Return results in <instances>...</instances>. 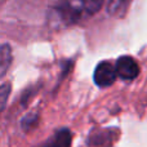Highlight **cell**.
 <instances>
[{
    "mask_svg": "<svg viewBox=\"0 0 147 147\" xmlns=\"http://www.w3.org/2000/svg\"><path fill=\"white\" fill-rule=\"evenodd\" d=\"M44 147H71V133H70V130H58Z\"/></svg>",
    "mask_w": 147,
    "mask_h": 147,
    "instance_id": "4",
    "label": "cell"
},
{
    "mask_svg": "<svg viewBox=\"0 0 147 147\" xmlns=\"http://www.w3.org/2000/svg\"><path fill=\"white\" fill-rule=\"evenodd\" d=\"M132 0H109L107 3V10L110 14L116 16V17H123L127 12Z\"/></svg>",
    "mask_w": 147,
    "mask_h": 147,
    "instance_id": "6",
    "label": "cell"
},
{
    "mask_svg": "<svg viewBox=\"0 0 147 147\" xmlns=\"http://www.w3.org/2000/svg\"><path fill=\"white\" fill-rule=\"evenodd\" d=\"M12 65V49L8 44H0V79Z\"/></svg>",
    "mask_w": 147,
    "mask_h": 147,
    "instance_id": "5",
    "label": "cell"
},
{
    "mask_svg": "<svg viewBox=\"0 0 147 147\" xmlns=\"http://www.w3.org/2000/svg\"><path fill=\"white\" fill-rule=\"evenodd\" d=\"M116 70L112 66L110 62H101L98 63V66L94 70V83L99 86V88H106V86H110L114 84V81L116 80Z\"/></svg>",
    "mask_w": 147,
    "mask_h": 147,
    "instance_id": "2",
    "label": "cell"
},
{
    "mask_svg": "<svg viewBox=\"0 0 147 147\" xmlns=\"http://www.w3.org/2000/svg\"><path fill=\"white\" fill-rule=\"evenodd\" d=\"M116 74L120 79L123 80L132 81L140 74V67H138L137 62L129 56H123L116 61V66H115Z\"/></svg>",
    "mask_w": 147,
    "mask_h": 147,
    "instance_id": "3",
    "label": "cell"
},
{
    "mask_svg": "<svg viewBox=\"0 0 147 147\" xmlns=\"http://www.w3.org/2000/svg\"><path fill=\"white\" fill-rule=\"evenodd\" d=\"M9 94H10V85L9 84H3V85H0V112L4 110Z\"/></svg>",
    "mask_w": 147,
    "mask_h": 147,
    "instance_id": "7",
    "label": "cell"
},
{
    "mask_svg": "<svg viewBox=\"0 0 147 147\" xmlns=\"http://www.w3.org/2000/svg\"><path fill=\"white\" fill-rule=\"evenodd\" d=\"M102 7V0H59L53 8L58 23L71 26L96 14Z\"/></svg>",
    "mask_w": 147,
    "mask_h": 147,
    "instance_id": "1",
    "label": "cell"
}]
</instances>
